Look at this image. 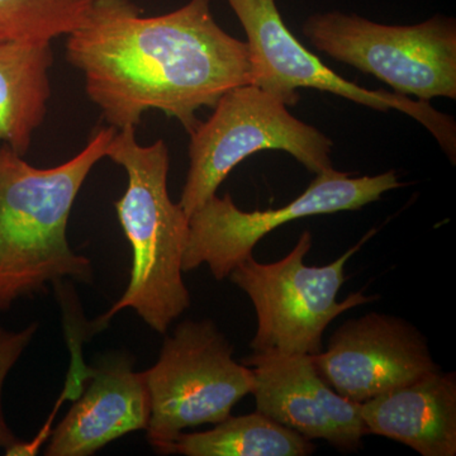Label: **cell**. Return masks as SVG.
Wrapping results in <instances>:
<instances>
[{
  "label": "cell",
  "instance_id": "1",
  "mask_svg": "<svg viewBox=\"0 0 456 456\" xmlns=\"http://www.w3.org/2000/svg\"><path fill=\"white\" fill-rule=\"evenodd\" d=\"M66 59L117 131L136 128L158 110L189 134L200 108L251 83L248 45L218 25L212 0H188L151 17L132 0H93L83 25L68 36Z\"/></svg>",
  "mask_w": 456,
  "mask_h": 456
},
{
  "label": "cell",
  "instance_id": "2",
  "mask_svg": "<svg viewBox=\"0 0 456 456\" xmlns=\"http://www.w3.org/2000/svg\"><path fill=\"white\" fill-rule=\"evenodd\" d=\"M116 131L98 128L79 154L46 169L0 145V314L64 279L92 283V264L74 253L66 231L75 200Z\"/></svg>",
  "mask_w": 456,
  "mask_h": 456
},
{
  "label": "cell",
  "instance_id": "3",
  "mask_svg": "<svg viewBox=\"0 0 456 456\" xmlns=\"http://www.w3.org/2000/svg\"><path fill=\"white\" fill-rule=\"evenodd\" d=\"M106 158L127 174L125 194L116 203L117 217L132 248L130 283L110 310L90 323L98 332L118 312L131 308L159 334L191 307L183 281V256L189 217L167 191L169 149L163 140L141 145L136 128L116 131Z\"/></svg>",
  "mask_w": 456,
  "mask_h": 456
},
{
  "label": "cell",
  "instance_id": "4",
  "mask_svg": "<svg viewBox=\"0 0 456 456\" xmlns=\"http://www.w3.org/2000/svg\"><path fill=\"white\" fill-rule=\"evenodd\" d=\"M288 107L283 97L254 84L222 95L211 117L189 132V169L179 200L188 217L217 194L237 165L264 150L288 152L311 173L334 169L332 140Z\"/></svg>",
  "mask_w": 456,
  "mask_h": 456
},
{
  "label": "cell",
  "instance_id": "5",
  "mask_svg": "<svg viewBox=\"0 0 456 456\" xmlns=\"http://www.w3.org/2000/svg\"><path fill=\"white\" fill-rule=\"evenodd\" d=\"M377 230L323 266H307L314 237L305 231L289 254L275 263L263 264L253 257L239 264L228 278L248 294L256 312L257 329L250 347L254 353L317 355L323 351V334L336 317L377 301L379 296L351 293L338 301L346 277L345 266Z\"/></svg>",
  "mask_w": 456,
  "mask_h": 456
},
{
  "label": "cell",
  "instance_id": "6",
  "mask_svg": "<svg viewBox=\"0 0 456 456\" xmlns=\"http://www.w3.org/2000/svg\"><path fill=\"white\" fill-rule=\"evenodd\" d=\"M142 373L151 403L147 441L163 455L187 428L224 421L255 387L253 370L233 359L232 345L211 320L180 322Z\"/></svg>",
  "mask_w": 456,
  "mask_h": 456
},
{
  "label": "cell",
  "instance_id": "7",
  "mask_svg": "<svg viewBox=\"0 0 456 456\" xmlns=\"http://www.w3.org/2000/svg\"><path fill=\"white\" fill-rule=\"evenodd\" d=\"M303 35L321 53L393 92L419 101L456 98V23L437 16L411 26L383 25L358 14L332 11L312 14Z\"/></svg>",
  "mask_w": 456,
  "mask_h": 456
},
{
  "label": "cell",
  "instance_id": "8",
  "mask_svg": "<svg viewBox=\"0 0 456 456\" xmlns=\"http://www.w3.org/2000/svg\"><path fill=\"white\" fill-rule=\"evenodd\" d=\"M316 175L301 196L278 209L245 212L231 194L209 198L189 217L183 272L207 264L216 281H224L239 264L254 256L255 246L275 228L312 216L358 211L403 185L393 170L356 178L335 169Z\"/></svg>",
  "mask_w": 456,
  "mask_h": 456
},
{
  "label": "cell",
  "instance_id": "9",
  "mask_svg": "<svg viewBox=\"0 0 456 456\" xmlns=\"http://www.w3.org/2000/svg\"><path fill=\"white\" fill-rule=\"evenodd\" d=\"M246 33L251 61V83L281 95L296 106L297 90L311 88L329 92L379 112L395 110L421 123L455 164L456 125L430 102L362 88L344 79L294 37L285 25L275 0H226Z\"/></svg>",
  "mask_w": 456,
  "mask_h": 456
},
{
  "label": "cell",
  "instance_id": "10",
  "mask_svg": "<svg viewBox=\"0 0 456 456\" xmlns=\"http://www.w3.org/2000/svg\"><path fill=\"white\" fill-rule=\"evenodd\" d=\"M312 360L336 393L359 404L441 369L416 326L377 312L342 323Z\"/></svg>",
  "mask_w": 456,
  "mask_h": 456
},
{
  "label": "cell",
  "instance_id": "11",
  "mask_svg": "<svg viewBox=\"0 0 456 456\" xmlns=\"http://www.w3.org/2000/svg\"><path fill=\"white\" fill-rule=\"evenodd\" d=\"M253 370L256 411L308 440H325L344 452L362 449L368 435L360 404L325 382L312 355L265 351L242 359Z\"/></svg>",
  "mask_w": 456,
  "mask_h": 456
},
{
  "label": "cell",
  "instance_id": "12",
  "mask_svg": "<svg viewBox=\"0 0 456 456\" xmlns=\"http://www.w3.org/2000/svg\"><path fill=\"white\" fill-rule=\"evenodd\" d=\"M151 415L142 371L127 355L107 358L92 371L82 397L56 426L45 455L89 456L125 435L145 430Z\"/></svg>",
  "mask_w": 456,
  "mask_h": 456
},
{
  "label": "cell",
  "instance_id": "13",
  "mask_svg": "<svg viewBox=\"0 0 456 456\" xmlns=\"http://www.w3.org/2000/svg\"><path fill=\"white\" fill-rule=\"evenodd\" d=\"M368 434L422 456L456 455V374L443 369L360 403Z\"/></svg>",
  "mask_w": 456,
  "mask_h": 456
},
{
  "label": "cell",
  "instance_id": "14",
  "mask_svg": "<svg viewBox=\"0 0 456 456\" xmlns=\"http://www.w3.org/2000/svg\"><path fill=\"white\" fill-rule=\"evenodd\" d=\"M53 42H0V145L25 156L46 118Z\"/></svg>",
  "mask_w": 456,
  "mask_h": 456
},
{
  "label": "cell",
  "instance_id": "15",
  "mask_svg": "<svg viewBox=\"0 0 456 456\" xmlns=\"http://www.w3.org/2000/svg\"><path fill=\"white\" fill-rule=\"evenodd\" d=\"M314 450L312 440L256 411L250 415H230L209 431L182 432L164 455L308 456Z\"/></svg>",
  "mask_w": 456,
  "mask_h": 456
},
{
  "label": "cell",
  "instance_id": "16",
  "mask_svg": "<svg viewBox=\"0 0 456 456\" xmlns=\"http://www.w3.org/2000/svg\"><path fill=\"white\" fill-rule=\"evenodd\" d=\"M93 0H0V42H53L79 28Z\"/></svg>",
  "mask_w": 456,
  "mask_h": 456
},
{
  "label": "cell",
  "instance_id": "17",
  "mask_svg": "<svg viewBox=\"0 0 456 456\" xmlns=\"http://www.w3.org/2000/svg\"><path fill=\"white\" fill-rule=\"evenodd\" d=\"M37 329V322L31 323L20 331H9L0 325V449L4 450L7 455L20 454L25 443L18 439L7 424L3 410V391L9 373L31 344Z\"/></svg>",
  "mask_w": 456,
  "mask_h": 456
}]
</instances>
